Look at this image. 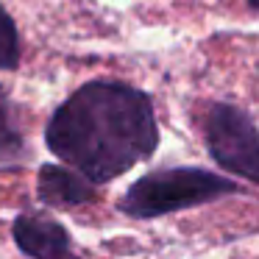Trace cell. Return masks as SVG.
<instances>
[{
  "mask_svg": "<svg viewBox=\"0 0 259 259\" xmlns=\"http://www.w3.org/2000/svg\"><path fill=\"white\" fill-rule=\"evenodd\" d=\"M45 145L90 184H106L153 156L159 145L153 103L120 81H90L53 112Z\"/></svg>",
  "mask_w": 259,
  "mask_h": 259,
  "instance_id": "1",
  "label": "cell"
},
{
  "mask_svg": "<svg viewBox=\"0 0 259 259\" xmlns=\"http://www.w3.org/2000/svg\"><path fill=\"white\" fill-rule=\"evenodd\" d=\"M240 187L203 167H164L137 179L120 201V212L137 220L212 203L218 198L237 195Z\"/></svg>",
  "mask_w": 259,
  "mask_h": 259,
  "instance_id": "2",
  "label": "cell"
},
{
  "mask_svg": "<svg viewBox=\"0 0 259 259\" xmlns=\"http://www.w3.org/2000/svg\"><path fill=\"white\" fill-rule=\"evenodd\" d=\"M206 148L223 170L259 184V131L242 109L231 103H214L209 109Z\"/></svg>",
  "mask_w": 259,
  "mask_h": 259,
  "instance_id": "3",
  "label": "cell"
},
{
  "mask_svg": "<svg viewBox=\"0 0 259 259\" xmlns=\"http://www.w3.org/2000/svg\"><path fill=\"white\" fill-rule=\"evenodd\" d=\"M14 242L31 259H78L67 229L53 218L25 212L14 220Z\"/></svg>",
  "mask_w": 259,
  "mask_h": 259,
  "instance_id": "4",
  "label": "cell"
},
{
  "mask_svg": "<svg viewBox=\"0 0 259 259\" xmlns=\"http://www.w3.org/2000/svg\"><path fill=\"white\" fill-rule=\"evenodd\" d=\"M36 192L45 206L73 209L95 198V184H90L64 164H42L39 176H36Z\"/></svg>",
  "mask_w": 259,
  "mask_h": 259,
  "instance_id": "5",
  "label": "cell"
},
{
  "mask_svg": "<svg viewBox=\"0 0 259 259\" xmlns=\"http://www.w3.org/2000/svg\"><path fill=\"white\" fill-rule=\"evenodd\" d=\"M25 159V137L17 123L14 103L0 90V164H20Z\"/></svg>",
  "mask_w": 259,
  "mask_h": 259,
  "instance_id": "6",
  "label": "cell"
},
{
  "mask_svg": "<svg viewBox=\"0 0 259 259\" xmlns=\"http://www.w3.org/2000/svg\"><path fill=\"white\" fill-rule=\"evenodd\" d=\"M20 62V36L14 20L0 6V70H14Z\"/></svg>",
  "mask_w": 259,
  "mask_h": 259,
  "instance_id": "7",
  "label": "cell"
},
{
  "mask_svg": "<svg viewBox=\"0 0 259 259\" xmlns=\"http://www.w3.org/2000/svg\"><path fill=\"white\" fill-rule=\"evenodd\" d=\"M248 3H251V6H253V9H256V12H259V0H248Z\"/></svg>",
  "mask_w": 259,
  "mask_h": 259,
  "instance_id": "8",
  "label": "cell"
}]
</instances>
